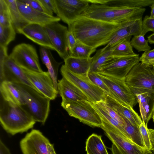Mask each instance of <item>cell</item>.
<instances>
[{
	"instance_id": "816d5d0a",
	"label": "cell",
	"mask_w": 154,
	"mask_h": 154,
	"mask_svg": "<svg viewBox=\"0 0 154 154\" xmlns=\"http://www.w3.org/2000/svg\"><path fill=\"white\" fill-rule=\"evenodd\" d=\"M152 117L153 121L154 122V105H153L152 108Z\"/></svg>"
},
{
	"instance_id": "ee69618b",
	"label": "cell",
	"mask_w": 154,
	"mask_h": 154,
	"mask_svg": "<svg viewBox=\"0 0 154 154\" xmlns=\"http://www.w3.org/2000/svg\"><path fill=\"white\" fill-rule=\"evenodd\" d=\"M77 42V40L72 32L68 30L67 35V43L69 54L73 50Z\"/></svg>"
},
{
	"instance_id": "4dcf8cb0",
	"label": "cell",
	"mask_w": 154,
	"mask_h": 154,
	"mask_svg": "<svg viewBox=\"0 0 154 154\" xmlns=\"http://www.w3.org/2000/svg\"><path fill=\"white\" fill-rule=\"evenodd\" d=\"M131 37L130 36L127 37L117 45L112 53V57L132 56L137 54L133 51L131 44L130 40Z\"/></svg>"
},
{
	"instance_id": "c3c4849f",
	"label": "cell",
	"mask_w": 154,
	"mask_h": 154,
	"mask_svg": "<svg viewBox=\"0 0 154 154\" xmlns=\"http://www.w3.org/2000/svg\"><path fill=\"white\" fill-rule=\"evenodd\" d=\"M48 154H56L54 147L53 144L50 142L48 145Z\"/></svg>"
},
{
	"instance_id": "cb8c5ba5",
	"label": "cell",
	"mask_w": 154,
	"mask_h": 154,
	"mask_svg": "<svg viewBox=\"0 0 154 154\" xmlns=\"http://www.w3.org/2000/svg\"><path fill=\"white\" fill-rule=\"evenodd\" d=\"M92 57L88 58H81L69 55L64 60V65L71 72L77 75L89 73Z\"/></svg>"
},
{
	"instance_id": "e575fe53",
	"label": "cell",
	"mask_w": 154,
	"mask_h": 154,
	"mask_svg": "<svg viewBox=\"0 0 154 154\" xmlns=\"http://www.w3.org/2000/svg\"><path fill=\"white\" fill-rule=\"evenodd\" d=\"M148 42L144 36L141 34L134 36L130 41L132 48H134L138 52H145L150 50L151 48Z\"/></svg>"
},
{
	"instance_id": "7dc6e473",
	"label": "cell",
	"mask_w": 154,
	"mask_h": 154,
	"mask_svg": "<svg viewBox=\"0 0 154 154\" xmlns=\"http://www.w3.org/2000/svg\"><path fill=\"white\" fill-rule=\"evenodd\" d=\"M110 149L112 154H123L121 151L113 143Z\"/></svg>"
},
{
	"instance_id": "ac0fdd59",
	"label": "cell",
	"mask_w": 154,
	"mask_h": 154,
	"mask_svg": "<svg viewBox=\"0 0 154 154\" xmlns=\"http://www.w3.org/2000/svg\"><path fill=\"white\" fill-rule=\"evenodd\" d=\"M142 18H139L128 20L121 23L119 28L104 48L116 44L129 36L140 34L142 31Z\"/></svg>"
},
{
	"instance_id": "7402d4cb",
	"label": "cell",
	"mask_w": 154,
	"mask_h": 154,
	"mask_svg": "<svg viewBox=\"0 0 154 154\" xmlns=\"http://www.w3.org/2000/svg\"><path fill=\"white\" fill-rule=\"evenodd\" d=\"M1 96L4 100L23 106L25 102L23 95L15 83L4 81L0 82Z\"/></svg>"
},
{
	"instance_id": "d590c367",
	"label": "cell",
	"mask_w": 154,
	"mask_h": 154,
	"mask_svg": "<svg viewBox=\"0 0 154 154\" xmlns=\"http://www.w3.org/2000/svg\"><path fill=\"white\" fill-rule=\"evenodd\" d=\"M12 24L8 5L5 0H0V25L8 26Z\"/></svg>"
},
{
	"instance_id": "d6a6232c",
	"label": "cell",
	"mask_w": 154,
	"mask_h": 154,
	"mask_svg": "<svg viewBox=\"0 0 154 154\" xmlns=\"http://www.w3.org/2000/svg\"><path fill=\"white\" fill-rule=\"evenodd\" d=\"M16 32L12 24L8 26L0 25V46L7 47L15 38Z\"/></svg>"
},
{
	"instance_id": "9a60e30c",
	"label": "cell",
	"mask_w": 154,
	"mask_h": 154,
	"mask_svg": "<svg viewBox=\"0 0 154 154\" xmlns=\"http://www.w3.org/2000/svg\"><path fill=\"white\" fill-rule=\"evenodd\" d=\"M101 128L112 143L120 149L123 154H150L152 151L137 145L130 139L119 134L116 130L108 125Z\"/></svg>"
},
{
	"instance_id": "9f6ffc18",
	"label": "cell",
	"mask_w": 154,
	"mask_h": 154,
	"mask_svg": "<svg viewBox=\"0 0 154 154\" xmlns=\"http://www.w3.org/2000/svg\"><path fill=\"white\" fill-rule=\"evenodd\" d=\"M154 65V64H153V65Z\"/></svg>"
},
{
	"instance_id": "7c38bea8",
	"label": "cell",
	"mask_w": 154,
	"mask_h": 154,
	"mask_svg": "<svg viewBox=\"0 0 154 154\" xmlns=\"http://www.w3.org/2000/svg\"><path fill=\"white\" fill-rule=\"evenodd\" d=\"M57 17L69 25L88 8L87 0H54Z\"/></svg>"
},
{
	"instance_id": "836d02e7",
	"label": "cell",
	"mask_w": 154,
	"mask_h": 154,
	"mask_svg": "<svg viewBox=\"0 0 154 154\" xmlns=\"http://www.w3.org/2000/svg\"><path fill=\"white\" fill-rule=\"evenodd\" d=\"M96 51L95 48L86 45L77 40L76 44L72 52L69 55L81 58H88Z\"/></svg>"
},
{
	"instance_id": "52a82bcc",
	"label": "cell",
	"mask_w": 154,
	"mask_h": 154,
	"mask_svg": "<svg viewBox=\"0 0 154 154\" xmlns=\"http://www.w3.org/2000/svg\"><path fill=\"white\" fill-rule=\"evenodd\" d=\"M61 106L71 116L93 127L101 128V119L90 102L62 101Z\"/></svg>"
},
{
	"instance_id": "30bf717a",
	"label": "cell",
	"mask_w": 154,
	"mask_h": 154,
	"mask_svg": "<svg viewBox=\"0 0 154 154\" xmlns=\"http://www.w3.org/2000/svg\"><path fill=\"white\" fill-rule=\"evenodd\" d=\"M97 73L109 89V94L115 97V100L122 105L130 109L133 108L138 103L137 100L126 84L125 79H119Z\"/></svg>"
},
{
	"instance_id": "f907efd6",
	"label": "cell",
	"mask_w": 154,
	"mask_h": 154,
	"mask_svg": "<svg viewBox=\"0 0 154 154\" xmlns=\"http://www.w3.org/2000/svg\"><path fill=\"white\" fill-rule=\"evenodd\" d=\"M151 11L150 17L152 18H154V3L150 6Z\"/></svg>"
},
{
	"instance_id": "ffe728a7",
	"label": "cell",
	"mask_w": 154,
	"mask_h": 154,
	"mask_svg": "<svg viewBox=\"0 0 154 154\" xmlns=\"http://www.w3.org/2000/svg\"><path fill=\"white\" fill-rule=\"evenodd\" d=\"M57 89L62 101L89 102L87 96L79 89L63 77L58 81Z\"/></svg>"
},
{
	"instance_id": "ba28073f",
	"label": "cell",
	"mask_w": 154,
	"mask_h": 154,
	"mask_svg": "<svg viewBox=\"0 0 154 154\" xmlns=\"http://www.w3.org/2000/svg\"><path fill=\"white\" fill-rule=\"evenodd\" d=\"M60 71L62 77L79 89L88 97L89 102L96 103L104 101L105 93L94 84L88 74L77 75L69 71L63 65Z\"/></svg>"
},
{
	"instance_id": "11a10c76",
	"label": "cell",
	"mask_w": 154,
	"mask_h": 154,
	"mask_svg": "<svg viewBox=\"0 0 154 154\" xmlns=\"http://www.w3.org/2000/svg\"><path fill=\"white\" fill-rule=\"evenodd\" d=\"M150 154H154V153L152 152Z\"/></svg>"
},
{
	"instance_id": "60d3db41",
	"label": "cell",
	"mask_w": 154,
	"mask_h": 154,
	"mask_svg": "<svg viewBox=\"0 0 154 154\" xmlns=\"http://www.w3.org/2000/svg\"><path fill=\"white\" fill-rule=\"evenodd\" d=\"M141 63L147 66L154 64V49L144 52L140 57Z\"/></svg>"
},
{
	"instance_id": "b9f144b4",
	"label": "cell",
	"mask_w": 154,
	"mask_h": 154,
	"mask_svg": "<svg viewBox=\"0 0 154 154\" xmlns=\"http://www.w3.org/2000/svg\"><path fill=\"white\" fill-rule=\"evenodd\" d=\"M42 6L48 14L53 16L56 13L55 5L54 0H38Z\"/></svg>"
},
{
	"instance_id": "ab89813d",
	"label": "cell",
	"mask_w": 154,
	"mask_h": 154,
	"mask_svg": "<svg viewBox=\"0 0 154 154\" xmlns=\"http://www.w3.org/2000/svg\"><path fill=\"white\" fill-rule=\"evenodd\" d=\"M151 31L154 33V18L146 16L142 23V31L141 35L144 36L147 32Z\"/></svg>"
},
{
	"instance_id": "8fae6325",
	"label": "cell",
	"mask_w": 154,
	"mask_h": 154,
	"mask_svg": "<svg viewBox=\"0 0 154 154\" xmlns=\"http://www.w3.org/2000/svg\"><path fill=\"white\" fill-rule=\"evenodd\" d=\"M21 68L37 72H43L35 48L29 44L16 45L9 55Z\"/></svg>"
},
{
	"instance_id": "3957f363",
	"label": "cell",
	"mask_w": 154,
	"mask_h": 154,
	"mask_svg": "<svg viewBox=\"0 0 154 154\" xmlns=\"http://www.w3.org/2000/svg\"><path fill=\"white\" fill-rule=\"evenodd\" d=\"M145 11L144 8L114 7L91 4L81 16L109 23L120 24L128 20L142 18Z\"/></svg>"
},
{
	"instance_id": "277c9868",
	"label": "cell",
	"mask_w": 154,
	"mask_h": 154,
	"mask_svg": "<svg viewBox=\"0 0 154 154\" xmlns=\"http://www.w3.org/2000/svg\"><path fill=\"white\" fill-rule=\"evenodd\" d=\"M22 94L25 102L22 106L36 122L44 124L50 109V99L33 88L22 84H15Z\"/></svg>"
},
{
	"instance_id": "f1b7e54d",
	"label": "cell",
	"mask_w": 154,
	"mask_h": 154,
	"mask_svg": "<svg viewBox=\"0 0 154 154\" xmlns=\"http://www.w3.org/2000/svg\"><path fill=\"white\" fill-rule=\"evenodd\" d=\"M154 3V0H108V5L119 7L139 8L150 6Z\"/></svg>"
},
{
	"instance_id": "1f68e13d",
	"label": "cell",
	"mask_w": 154,
	"mask_h": 154,
	"mask_svg": "<svg viewBox=\"0 0 154 154\" xmlns=\"http://www.w3.org/2000/svg\"><path fill=\"white\" fill-rule=\"evenodd\" d=\"M89 102L91 105L98 113L101 120L107 122L114 127L119 131L122 135L129 139L128 136L126 134L123 127L117 121L109 116L96 103Z\"/></svg>"
},
{
	"instance_id": "74e56055",
	"label": "cell",
	"mask_w": 154,
	"mask_h": 154,
	"mask_svg": "<svg viewBox=\"0 0 154 154\" xmlns=\"http://www.w3.org/2000/svg\"><path fill=\"white\" fill-rule=\"evenodd\" d=\"M88 75L91 81L106 94H109L110 91L108 87L103 80L99 75L96 72L88 73Z\"/></svg>"
},
{
	"instance_id": "5b68a950",
	"label": "cell",
	"mask_w": 154,
	"mask_h": 154,
	"mask_svg": "<svg viewBox=\"0 0 154 154\" xmlns=\"http://www.w3.org/2000/svg\"><path fill=\"white\" fill-rule=\"evenodd\" d=\"M125 82L135 95L147 92L154 98V72L152 66L138 63L126 76Z\"/></svg>"
},
{
	"instance_id": "f546056e",
	"label": "cell",
	"mask_w": 154,
	"mask_h": 154,
	"mask_svg": "<svg viewBox=\"0 0 154 154\" xmlns=\"http://www.w3.org/2000/svg\"><path fill=\"white\" fill-rule=\"evenodd\" d=\"M121 116L125 120L124 128L129 139L140 147L146 148L138 126L133 125L127 119Z\"/></svg>"
},
{
	"instance_id": "484cf974",
	"label": "cell",
	"mask_w": 154,
	"mask_h": 154,
	"mask_svg": "<svg viewBox=\"0 0 154 154\" xmlns=\"http://www.w3.org/2000/svg\"><path fill=\"white\" fill-rule=\"evenodd\" d=\"M120 42L107 48H103L98 50L94 55L92 57V63L89 73L96 72L102 65L112 57L111 56L112 53Z\"/></svg>"
},
{
	"instance_id": "6da1fadb",
	"label": "cell",
	"mask_w": 154,
	"mask_h": 154,
	"mask_svg": "<svg viewBox=\"0 0 154 154\" xmlns=\"http://www.w3.org/2000/svg\"><path fill=\"white\" fill-rule=\"evenodd\" d=\"M120 26L81 16L68 26V29L77 40L96 49L107 44Z\"/></svg>"
},
{
	"instance_id": "681fc988",
	"label": "cell",
	"mask_w": 154,
	"mask_h": 154,
	"mask_svg": "<svg viewBox=\"0 0 154 154\" xmlns=\"http://www.w3.org/2000/svg\"><path fill=\"white\" fill-rule=\"evenodd\" d=\"M148 41L150 44H154V33L147 37Z\"/></svg>"
},
{
	"instance_id": "44dd1931",
	"label": "cell",
	"mask_w": 154,
	"mask_h": 154,
	"mask_svg": "<svg viewBox=\"0 0 154 154\" xmlns=\"http://www.w3.org/2000/svg\"><path fill=\"white\" fill-rule=\"evenodd\" d=\"M105 97L104 101L108 105L127 119L133 125L138 126L142 122L141 118L133 108L130 109L126 107L105 93Z\"/></svg>"
},
{
	"instance_id": "4316f807",
	"label": "cell",
	"mask_w": 154,
	"mask_h": 154,
	"mask_svg": "<svg viewBox=\"0 0 154 154\" xmlns=\"http://www.w3.org/2000/svg\"><path fill=\"white\" fill-rule=\"evenodd\" d=\"M85 151L87 154H109L101 136L94 133L86 140Z\"/></svg>"
},
{
	"instance_id": "8d00e7d4",
	"label": "cell",
	"mask_w": 154,
	"mask_h": 154,
	"mask_svg": "<svg viewBox=\"0 0 154 154\" xmlns=\"http://www.w3.org/2000/svg\"><path fill=\"white\" fill-rule=\"evenodd\" d=\"M96 103L109 116L117 121L124 128L125 122L121 116L108 105L104 101H101Z\"/></svg>"
},
{
	"instance_id": "d4e9b609",
	"label": "cell",
	"mask_w": 154,
	"mask_h": 154,
	"mask_svg": "<svg viewBox=\"0 0 154 154\" xmlns=\"http://www.w3.org/2000/svg\"><path fill=\"white\" fill-rule=\"evenodd\" d=\"M9 10L12 25L16 32L29 23L24 18L17 5L16 0H5Z\"/></svg>"
},
{
	"instance_id": "4fadbf2b",
	"label": "cell",
	"mask_w": 154,
	"mask_h": 154,
	"mask_svg": "<svg viewBox=\"0 0 154 154\" xmlns=\"http://www.w3.org/2000/svg\"><path fill=\"white\" fill-rule=\"evenodd\" d=\"M44 26L55 51L61 58L65 60L69 56L67 43L68 29L58 21L51 22Z\"/></svg>"
},
{
	"instance_id": "e0dca14e",
	"label": "cell",
	"mask_w": 154,
	"mask_h": 154,
	"mask_svg": "<svg viewBox=\"0 0 154 154\" xmlns=\"http://www.w3.org/2000/svg\"><path fill=\"white\" fill-rule=\"evenodd\" d=\"M21 34L41 46L55 51L44 26L29 23L19 31Z\"/></svg>"
},
{
	"instance_id": "bcb514c9",
	"label": "cell",
	"mask_w": 154,
	"mask_h": 154,
	"mask_svg": "<svg viewBox=\"0 0 154 154\" xmlns=\"http://www.w3.org/2000/svg\"><path fill=\"white\" fill-rule=\"evenodd\" d=\"M151 145V151H154V129H149Z\"/></svg>"
},
{
	"instance_id": "7bdbcfd3",
	"label": "cell",
	"mask_w": 154,
	"mask_h": 154,
	"mask_svg": "<svg viewBox=\"0 0 154 154\" xmlns=\"http://www.w3.org/2000/svg\"><path fill=\"white\" fill-rule=\"evenodd\" d=\"M19 0L21 2L26 4L36 10L48 14L47 12L42 6L38 0Z\"/></svg>"
},
{
	"instance_id": "603a6c76",
	"label": "cell",
	"mask_w": 154,
	"mask_h": 154,
	"mask_svg": "<svg viewBox=\"0 0 154 154\" xmlns=\"http://www.w3.org/2000/svg\"><path fill=\"white\" fill-rule=\"evenodd\" d=\"M39 52L42 61L47 68L53 80L54 87L58 91V72L59 67L62 62H57L55 60L48 48L41 46Z\"/></svg>"
},
{
	"instance_id": "f35d334b",
	"label": "cell",
	"mask_w": 154,
	"mask_h": 154,
	"mask_svg": "<svg viewBox=\"0 0 154 154\" xmlns=\"http://www.w3.org/2000/svg\"><path fill=\"white\" fill-rule=\"evenodd\" d=\"M138 127L142 137L145 147L148 150L151 151V145L150 135L147 125L143 121Z\"/></svg>"
},
{
	"instance_id": "d6986e66",
	"label": "cell",
	"mask_w": 154,
	"mask_h": 154,
	"mask_svg": "<svg viewBox=\"0 0 154 154\" xmlns=\"http://www.w3.org/2000/svg\"><path fill=\"white\" fill-rule=\"evenodd\" d=\"M18 7L24 18L29 23L44 26L50 23L59 21L57 16H52L36 10L19 0H16Z\"/></svg>"
},
{
	"instance_id": "f6af8a7d",
	"label": "cell",
	"mask_w": 154,
	"mask_h": 154,
	"mask_svg": "<svg viewBox=\"0 0 154 154\" xmlns=\"http://www.w3.org/2000/svg\"><path fill=\"white\" fill-rule=\"evenodd\" d=\"M0 154H11L9 149L0 140Z\"/></svg>"
},
{
	"instance_id": "8992f818",
	"label": "cell",
	"mask_w": 154,
	"mask_h": 154,
	"mask_svg": "<svg viewBox=\"0 0 154 154\" xmlns=\"http://www.w3.org/2000/svg\"><path fill=\"white\" fill-rule=\"evenodd\" d=\"M0 82L6 81L25 85L40 93L29 80L23 69L9 57L7 47L2 46H0Z\"/></svg>"
},
{
	"instance_id": "9c48e42d",
	"label": "cell",
	"mask_w": 154,
	"mask_h": 154,
	"mask_svg": "<svg viewBox=\"0 0 154 154\" xmlns=\"http://www.w3.org/2000/svg\"><path fill=\"white\" fill-rule=\"evenodd\" d=\"M139 54L132 56L112 57L105 62L96 73L115 78L125 79L132 68L140 62Z\"/></svg>"
},
{
	"instance_id": "2e32d148",
	"label": "cell",
	"mask_w": 154,
	"mask_h": 154,
	"mask_svg": "<svg viewBox=\"0 0 154 154\" xmlns=\"http://www.w3.org/2000/svg\"><path fill=\"white\" fill-rule=\"evenodd\" d=\"M22 69L29 80L41 93L51 100L56 98L58 91L55 88L48 71L37 72Z\"/></svg>"
},
{
	"instance_id": "db71d44e",
	"label": "cell",
	"mask_w": 154,
	"mask_h": 154,
	"mask_svg": "<svg viewBox=\"0 0 154 154\" xmlns=\"http://www.w3.org/2000/svg\"><path fill=\"white\" fill-rule=\"evenodd\" d=\"M153 105H154V98H153Z\"/></svg>"
},
{
	"instance_id": "83f0119b",
	"label": "cell",
	"mask_w": 154,
	"mask_h": 154,
	"mask_svg": "<svg viewBox=\"0 0 154 154\" xmlns=\"http://www.w3.org/2000/svg\"><path fill=\"white\" fill-rule=\"evenodd\" d=\"M135 95L139 104L141 118L142 121L147 125L152 115V112L150 111L149 101L153 98L147 92L137 94Z\"/></svg>"
},
{
	"instance_id": "7a4b0ae2",
	"label": "cell",
	"mask_w": 154,
	"mask_h": 154,
	"mask_svg": "<svg viewBox=\"0 0 154 154\" xmlns=\"http://www.w3.org/2000/svg\"><path fill=\"white\" fill-rule=\"evenodd\" d=\"M0 122L3 129L12 135L27 131L33 128L36 122L22 106L2 98L0 102Z\"/></svg>"
},
{
	"instance_id": "f5cc1de1",
	"label": "cell",
	"mask_w": 154,
	"mask_h": 154,
	"mask_svg": "<svg viewBox=\"0 0 154 154\" xmlns=\"http://www.w3.org/2000/svg\"><path fill=\"white\" fill-rule=\"evenodd\" d=\"M152 69H153V71L154 72V65H152Z\"/></svg>"
},
{
	"instance_id": "5bb4252c",
	"label": "cell",
	"mask_w": 154,
	"mask_h": 154,
	"mask_svg": "<svg viewBox=\"0 0 154 154\" xmlns=\"http://www.w3.org/2000/svg\"><path fill=\"white\" fill-rule=\"evenodd\" d=\"M50 142L40 131L32 129L20 142L23 154H48V144Z\"/></svg>"
}]
</instances>
